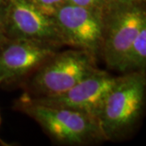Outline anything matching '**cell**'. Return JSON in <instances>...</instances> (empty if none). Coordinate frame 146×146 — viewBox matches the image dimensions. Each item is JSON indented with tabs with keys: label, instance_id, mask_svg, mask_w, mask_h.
<instances>
[{
	"label": "cell",
	"instance_id": "6da1fadb",
	"mask_svg": "<svg viewBox=\"0 0 146 146\" xmlns=\"http://www.w3.org/2000/svg\"><path fill=\"white\" fill-rule=\"evenodd\" d=\"M145 72L117 77L96 116L106 140L123 133L139 119L145 106Z\"/></svg>",
	"mask_w": 146,
	"mask_h": 146
},
{
	"label": "cell",
	"instance_id": "7a4b0ae2",
	"mask_svg": "<svg viewBox=\"0 0 146 146\" xmlns=\"http://www.w3.org/2000/svg\"><path fill=\"white\" fill-rule=\"evenodd\" d=\"M19 105L21 110L36 120L58 142L84 145L106 140L94 115L76 110L40 104L27 94L21 97Z\"/></svg>",
	"mask_w": 146,
	"mask_h": 146
},
{
	"label": "cell",
	"instance_id": "3957f363",
	"mask_svg": "<svg viewBox=\"0 0 146 146\" xmlns=\"http://www.w3.org/2000/svg\"><path fill=\"white\" fill-rule=\"evenodd\" d=\"M97 69L96 56L86 50L73 48L56 52L36 69L30 87L38 97L61 94Z\"/></svg>",
	"mask_w": 146,
	"mask_h": 146
},
{
	"label": "cell",
	"instance_id": "277c9868",
	"mask_svg": "<svg viewBox=\"0 0 146 146\" xmlns=\"http://www.w3.org/2000/svg\"><path fill=\"white\" fill-rule=\"evenodd\" d=\"M145 22V3L113 6L106 8L101 54L108 68L117 70L142 25Z\"/></svg>",
	"mask_w": 146,
	"mask_h": 146
},
{
	"label": "cell",
	"instance_id": "5b68a950",
	"mask_svg": "<svg viewBox=\"0 0 146 146\" xmlns=\"http://www.w3.org/2000/svg\"><path fill=\"white\" fill-rule=\"evenodd\" d=\"M105 11L65 3L54 12L63 46L101 53Z\"/></svg>",
	"mask_w": 146,
	"mask_h": 146
},
{
	"label": "cell",
	"instance_id": "8992f818",
	"mask_svg": "<svg viewBox=\"0 0 146 146\" xmlns=\"http://www.w3.org/2000/svg\"><path fill=\"white\" fill-rule=\"evenodd\" d=\"M5 30L7 38H24L63 46L54 16L29 0H6Z\"/></svg>",
	"mask_w": 146,
	"mask_h": 146
},
{
	"label": "cell",
	"instance_id": "52a82bcc",
	"mask_svg": "<svg viewBox=\"0 0 146 146\" xmlns=\"http://www.w3.org/2000/svg\"><path fill=\"white\" fill-rule=\"evenodd\" d=\"M58 46L24 38H6L0 44V86L36 70L57 52Z\"/></svg>",
	"mask_w": 146,
	"mask_h": 146
},
{
	"label": "cell",
	"instance_id": "ba28073f",
	"mask_svg": "<svg viewBox=\"0 0 146 146\" xmlns=\"http://www.w3.org/2000/svg\"><path fill=\"white\" fill-rule=\"evenodd\" d=\"M117 77L98 68L61 94L36 98L27 94L33 101L40 104L76 110L96 117L105 97L114 85Z\"/></svg>",
	"mask_w": 146,
	"mask_h": 146
},
{
	"label": "cell",
	"instance_id": "9c48e42d",
	"mask_svg": "<svg viewBox=\"0 0 146 146\" xmlns=\"http://www.w3.org/2000/svg\"><path fill=\"white\" fill-rule=\"evenodd\" d=\"M146 67V22L138 32L117 68L120 72H144Z\"/></svg>",
	"mask_w": 146,
	"mask_h": 146
},
{
	"label": "cell",
	"instance_id": "30bf717a",
	"mask_svg": "<svg viewBox=\"0 0 146 146\" xmlns=\"http://www.w3.org/2000/svg\"><path fill=\"white\" fill-rule=\"evenodd\" d=\"M46 13L53 16L54 12L60 6L67 3V0H29Z\"/></svg>",
	"mask_w": 146,
	"mask_h": 146
},
{
	"label": "cell",
	"instance_id": "8fae6325",
	"mask_svg": "<svg viewBox=\"0 0 146 146\" xmlns=\"http://www.w3.org/2000/svg\"><path fill=\"white\" fill-rule=\"evenodd\" d=\"M68 3L98 10H106L105 0H67Z\"/></svg>",
	"mask_w": 146,
	"mask_h": 146
},
{
	"label": "cell",
	"instance_id": "7c38bea8",
	"mask_svg": "<svg viewBox=\"0 0 146 146\" xmlns=\"http://www.w3.org/2000/svg\"><path fill=\"white\" fill-rule=\"evenodd\" d=\"M6 0H0V44L7 38L5 30Z\"/></svg>",
	"mask_w": 146,
	"mask_h": 146
},
{
	"label": "cell",
	"instance_id": "4fadbf2b",
	"mask_svg": "<svg viewBox=\"0 0 146 146\" xmlns=\"http://www.w3.org/2000/svg\"><path fill=\"white\" fill-rule=\"evenodd\" d=\"M145 0H105L106 8L109 7L119 5H127L134 3H145Z\"/></svg>",
	"mask_w": 146,
	"mask_h": 146
},
{
	"label": "cell",
	"instance_id": "5bb4252c",
	"mask_svg": "<svg viewBox=\"0 0 146 146\" xmlns=\"http://www.w3.org/2000/svg\"><path fill=\"white\" fill-rule=\"evenodd\" d=\"M0 126H1V115H0ZM0 144H1V145H7V144H5L3 141H2V139H1V138H0Z\"/></svg>",
	"mask_w": 146,
	"mask_h": 146
}]
</instances>
